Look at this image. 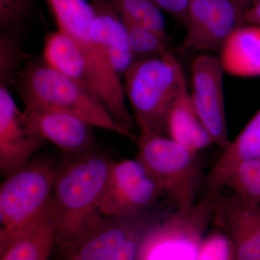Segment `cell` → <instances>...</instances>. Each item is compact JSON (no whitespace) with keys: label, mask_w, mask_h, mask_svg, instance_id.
Returning a JSON list of instances; mask_svg holds the SVG:
<instances>
[{"label":"cell","mask_w":260,"mask_h":260,"mask_svg":"<svg viewBox=\"0 0 260 260\" xmlns=\"http://www.w3.org/2000/svg\"><path fill=\"white\" fill-rule=\"evenodd\" d=\"M63 155L51 200L56 249L75 245L100 221L101 200L112 161L96 148Z\"/></svg>","instance_id":"cell-1"},{"label":"cell","mask_w":260,"mask_h":260,"mask_svg":"<svg viewBox=\"0 0 260 260\" xmlns=\"http://www.w3.org/2000/svg\"><path fill=\"white\" fill-rule=\"evenodd\" d=\"M13 85L25 108H47L71 113L93 127L129 138L97 98L75 80L51 68L42 58L27 59Z\"/></svg>","instance_id":"cell-2"},{"label":"cell","mask_w":260,"mask_h":260,"mask_svg":"<svg viewBox=\"0 0 260 260\" xmlns=\"http://www.w3.org/2000/svg\"><path fill=\"white\" fill-rule=\"evenodd\" d=\"M123 83L140 134L167 135L169 113L187 85L174 53L135 61L124 74Z\"/></svg>","instance_id":"cell-3"},{"label":"cell","mask_w":260,"mask_h":260,"mask_svg":"<svg viewBox=\"0 0 260 260\" xmlns=\"http://www.w3.org/2000/svg\"><path fill=\"white\" fill-rule=\"evenodd\" d=\"M136 158L177 210L192 208L201 180L196 152L165 135L140 134Z\"/></svg>","instance_id":"cell-4"},{"label":"cell","mask_w":260,"mask_h":260,"mask_svg":"<svg viewBox=\"0 0 260 260\" xmlns=\"http://www.w3.org/2000/svg\"><path fill=\"white\" fill-rule=\"evenodd\" d=\"M59 169L48 157H34L5 179L0 187V246L34 223L47 210Z\"/></svg>","instance_id":"cell-5"},{"label":"cell","mask_w":260,"mask_h":260,"mask_svg":"<svg viewBox=\"0 0 260 260\" xmlns=\"http://www.w3.org/2000/svg\"><path fill=\"white\" fill-rule=\"evenodd\" d=\"M218 193L207 192L186 210L167 212L145 232L135 260H198Z\"/></svg>","instance_id":"cell-6"},{"label":"cell","mask_w":260,"mask_h":260,"mask_svg":"<svg viewBox=\"0 0 260 260\" xmlns=\"http://www.w3.org/2000/svg\"><path fill=\"white\" fill-rule=\"evenodd\" d=\"M167 212L155 206L129 216H103L75 245L55 249L51 260H135L145 232Z\"/></svg>","instance_id":"cell-7"},{"label":"cell","mask_w":260,"mask_h":260,"mask_svg":"<svg viewBox=\"0 0 260 260\" xmlns=\"http://www.w3.org/2000/svg\"><path fill=\"white\" fill-rule=\"evenodd\" d=\"M165 196L136 158L111 161L101 200L103 216H129L155 208Z\"/></svg>","instance_id":"cell-8"},{"label":"cell","mask_w":260,"mask_h":260,"mask_svg":"<svg viewBox=\"0 0 260 260\" xmlns=\"http://www.w3.org/2000/svg\"><path fill=\"white\" fill-rule=\"evenodd\" d=\"M244 14L234 0H190L186 35L178 53L220 51L231 34L244 25Z\"/></svg>","instance_id":"cell-9"},{"label":"cell","mask_w":260,"mask_h":260,"mask_svg":"<svg viewBox=\"0 0 260 260\" xmlns=\"http://www.w3.org/2000/svg\"><path fill=\"white\" fill-rule=\"evenodd\" d=\"M224 73L219 58L209 54L198 56L191 65L193 107L214 144L223 149L231 142L224 102Z\"/></svg>","instance_id":"cell-10"},{"label":"cell","mask_w":260,"mask_h":260,"mask_svg":"<svg viewBox=\"0 0 260 260\" xmlns=\"http://www.w3.org/2000/svg\"><path fill=\"white\" fill-rule=\"evenodd\" d=\"M47 144L27 124L23 111L10 93L0 85V171L5 179L26 166Z\"/></svg>","instance_id":"cell-11"},{"label":"cell","mask_w":260,"mask_h":260,"mask_svg":"<svg viewBox=\"0 0 260 260\" xmlns=\"http://www.w3.org/2000/svg\"><path fill=\"white\" fill-rule=\"evenodd\" d=\"M213 223L230 239L236 260H260V205L219 192Z\"/></svg>","instance_id":"cell-12"},{"label":"cell","mask_w":260,"mask_h":260,"mask_svg":"<svg viewBox=\"0 0 260 260\" xmlns=\"http://www.w3.org/2000/svg\"><path fill=\"white\" fill-rule=\"evenodd\" d=\"M23 112L29 127L57 147L63 155H78L96 148L93 126L79 116L47 108H24Z\"/></svg>","instance_id":"cell-13"},{"label":"cell","mask_w":260,"mask_h":260,"mask_svg":"<svg viewBox=\"0 0 260 260\" xmlns=\"http://www.w3.org/2000/svg\"><path fill=\"white\" fill-rule=\"evenodd\" d=\"M94 18L91 30L116 73L124 75L135 62L127 34L121 17L109 0H90Z\"/></svg>","instance_id":"cell-14"},{"label":"cell","mask_w":260,"mask_h":260,"mask_svg":"<svg viewBox=\"0 0 260 260\" xmlns=\"http://www.w3.org/2000/svg\"><path fill=\"white\" fill-rule=\"evenodd\" d=\"M258 159H260V109L242 132L231 140L214 164L207 179L208 192H220L237 167Z\"/></svg>","instance_id":"cell-15"},{"label":"cell","mask_w":260,"mask_h":260,"mask_svg":"<svg viewBox=\"0 0 260 260\" xmlns=\"http://www.w3.org/2000/svg\"><path fill=\"white\" fill-rule=\"evenodd\" d=\"M55 246V226L50 202L34 223L0 246V260H51Z\"/></svg>","instance_id":"cell-16"},{"label":"cell","mask_w":260,"mask_h":260,"mask_svg":"<svg viewBox=\"0 0 260 260\" xmlns=\"http://www.w3.org/2000/svg\"><path fill=\"white\" fill-rule=\"evenodd\" d=\"M224 72L242 78L260 76V26L241 25L220 49Z\"/></svg>","instance_id":"cell-17"},{"label":"cell","mask_w":260,"mask_h":260,"mask_svg":"<svg viewBox=\"0 0 260 260\" xmlns=\"http://www.w3.org/2000/svg\"><path fill=\"white\" fill-rule=\"evenodd\" d=\"M42 59L95 96L93 78L88 63L76 43L68 34L59 29L49 34L44 41Z\"/></svg>","instance_id":"cell-18"},{"label":"cell","mask_w":260,"mask_h":260,"mask_svg":"<svg viewBox=\"0 0 260 260\" xmlns=\"http://www.w3.org/2000/svg\"><path fill=\"white\" fill-rule=\"evenodd\" d=\"M167 136L196 153L214 144L195 112L187 85L181 90L169 113Z\"/></svg>","instance_id":"cell-19"},{"label":"cell","mask_w":260,"mask_h":260,"mask_svg":"<svg viewBox=\"0 0 260 260\" xmlns=\"http://www.w3.org/2000/svg\"><path fill=\"white\" fill-rule=\"evenodd\" d=\"M121 20L125 26L135 61L158 57L171 51L168 45L167 34L155 31L126 19Z\"/></svg>","instance_id":"cell-20"},{"label":"cell","mask_w":260,"mask_h":260,"mask_svg":"<svg viewBox=\"0 0 260 260\" xmlns=\"http://www.w3.org/2000/svg\"><path fill=\"white\" fill-rule=\"evenodd\" d=\"M121 18L166 34V22L161 10L150 0H109Z\"/></svg>","instance_id":"cell-21"},{"label":"cell","mask_w":260,"mask_h":260,"mask_svg":"<svg viewBox=\"0 0 260 260\" xmlns=\"http://www.w3.org/2000/svg\"><path fill=\"white\" fill-rule=\"evenodd\" d=\"M225 188L249 204L260 205V159L240 164L228 179Z\"/></svg>","instance_id":"cell-22"},{"label":"cell","mask_w":260,"mask_h":260,"mask_svg":"<svg viewBox=\"0 0 260 260\" xmlns=\"http://www.w3.org/2000/svg\"><path fill=\"white\" fill-rule=\"evenodd\" d=\"M20 34L1 32L0 35V85L9 88L25 61Z\"/></svg>","instance_id":"cell-23"},{"label":"cell","mask_w":260,"mask_h":260,"mask_svg":"<svg viewBox=\"0 0 260 260\" xmlns=\"http://www.w3.org/2000/svg\"><path fill=\"white\" fill-rule=\"evenodd\" d=\"M34 0H0L1 32L19 34L31 15Z\"/></svg>","instance_id":"cell-24"},{"label":"cell","mask_w":260,"mask_h":260,"mask_svg":"<svg viewBox=\"0 0 260 260\" xmlns=\"http://www.w3.org/2000/svg\"><path fill=\"white\" fill-rule=\"evenodd\" d=\"M198 260H236L232 242L221 229L207 234Z\"/></svg>","instance_id":"cell-25"},{"label":"cell","mask_w":260,"mask_h":260,"mask_svg":"<svg viewBox=\"0 0 260 260\" xmlns=\"http://www.w3.org/2000/svg\"><path fill=\"white\" fill-rule=\"evenodd\" d=\"M162 12H165L179 21L185 24L190 0H150Z\"/></svg>","instance_id":"cell-26"},{"label":"cell","mask_w":260,"mask_h":260,"mask_svg":"<svg viewBox=\"0 0 260 260\" xmlns=\"http://www.w3.org/2000/svg\"><path fill=\"white\" fill-rule=\"evenodd\" d=\"M244 23L260 26V0H255L244 14Z\"/></svg>","instance_id":"cell-27"},{"label":"cell","mask_w":260,"mask_h":260,"mask_svg":"<svg viewBox=\"0 0 260 260\" xmlns=\"http://www.w3.org/2000/svg\"><path fill=\"white\" fill-rule=\"evenodd\" d=\"M234 1L237 3L239 8H240L242 11L244 12V13L246 9H247L255 0H234Z\"/></svg>","instance_id":"cell-28"}]
</instances>
